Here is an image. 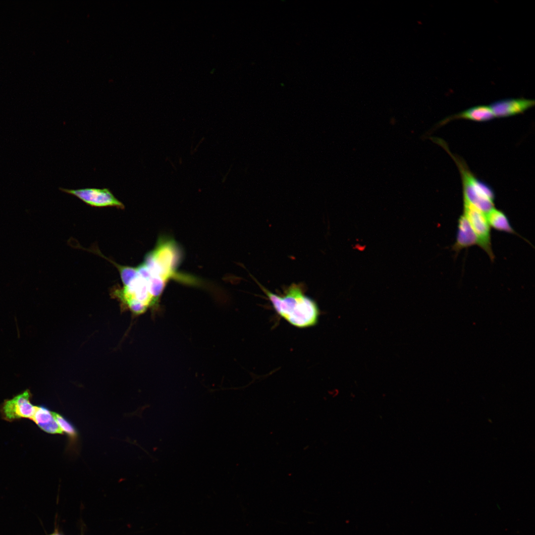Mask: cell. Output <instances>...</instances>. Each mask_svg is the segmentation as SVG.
<instances>
[{"label": "cell", "instance_id": "6da1fadb", "mask_svg": "<svg viewBox=\"0 0 535 535\" xmlns=\"http://www.w3.org/2000/svg\"><path fill=\"white\" fill-rule=\"evenodd\" d=\"M274 310L290 324L298 328L316 325L320 316L317 303L307 296L301 285H290L282 295L272 292L259 284Z\"/></svg>", "mask_w": 535, "mask_h": 535}, {"label": "cell", "instance_id": "7a4b0ae2", "mask_svg": "<svg viewBox=\"0 0 535 535\" xmlns=\"http://www.w3.org/2000/svg\"><path fill=\"white\" fill-rule=\"evenodd\" d=\"M437 144L450 154L459 168L463 183V200L485 214L493 209L495 196L491 188L476 178L461 159L449 152L443 141L439 140Z\"/></svg>", "mask_w": 535, "mask_h": 535}, {"label": "cell", "instance_id": "3957f363", "mask_svg": "<svg viewBox=\"0 0 535 535\" xmlns=\"http://www.w3.org/2000/svg\"><path fill=\"white\" fill-rule=\"evenodd\" d=\"M178 250L172 240L161 238L155 248L146 255L142 264L151 276L160 277L168 281L175 274L179 259Z\"/></svg>", "mask_w": 535, "mask_h": 535}, {"label": "cell", "instance_id": "277c9868", "mask_svg": "<svg viewBox=\"0 0 535 535\" xmlns=\"http://www.w3.org/2000/svg\"><path fill=\"white\" fill-rule=\"evenodd\" d=\"M113 294L137 314L145 312L157 303L152 295L148 279L138 269L135 276L122 288L114 289Z\"/></svg>", "mask_w": 535, "mask_h": 535}, {"label": "cell", "instance_id": "5b68a950", "mask_svg": "<svg viewBox=\"0 0 535 535\" xmlns=\"http://www.w3.org/2000/svg\"><path fill=\"white\" fill-rule=\"evenodd\" d=\"M469 221L478 240V245L488 256L494 259L491 242L490 228L486 214L468 201L463 200V213Z\"/></svg>", "mask_w": 535, "mask_h": 535}, {"label": "cell", "instance_id": "8992f818", "mask_svg": "<svg viewBox=\"0 0 535 535\" xmlns=\"http://www.w3.org/2000/svg\"><path fill=\"white\" fill-rule=\"evenodd\" d=\"M59 190L78 198L87 205L93 207H115L119 209L125 208L124 205L107 188H86L78 189L59 188Z\"/></svg>", "mask_w": 535, "mask_h": 535}, {"label": "cell", "instance_id": "52a82bcc", "mask_svg": "<svg viewBox=\"0 0 535 535\" xmlns=\"http://www.w3.org/2000/svg\"><path fill=\"white\" fill-rule=\"evenodd\" d=\"M31 395L28 390L4 402L0 408L3 419L12 421L21 418L31 419L36 406L30 402Z\"/></svg>", "mask_w": 535, "mask_h": 535}, {"label": "cell", "instance_id": "ba28073f", "mask_svg": "<svg viewBox=\"0 0 535 535\" xmlns=\"http://www.w3.org/2000/svg\"><path fill=\"white\" fill-rule=\"evenodd\" d=\"M535 105L534 100L525 98H507L490 104L495 117H506L523 113Z\"/></svg>", "mask_w": 535, "mask_h": 535}, {"label": "cell", "instance_id": "9c48e42d", "mask_svg": "<svg viewBox=\"0 0 535 535\" xmlns=\"http://www.w3.org/2000/svg\"><path fill=\"white\" fill-rule=\"evenodd\" d=\"M474 245H478L477 236L467 218L463 214L458 219L456 241L452 249L458 254L462 250Z\"/></svg>", "mask_w": 535, "mask_h": 535}, {"label": "cell", "instance_id": "30bf717a", "mask_svg": "<svg viewBox=\"0 0 535 535\" xmlns=\"http://www.w3.org/2000/svg\"><path fill=\"white\" fill-rule=\"evenodd\" d=\"M494 118L495 116L489 106L479 105L449 116L441 121L439 124L443 125L449 121L457 119L484 122L490 120Z\"/></svg>", "mask_w": 535, "mask_h": 535}, {"label": "cell", "instance_id": "8fae6325", "mask_svg": "<svg viewBox=\"0 0 535 535\" xmlns=\"http://www.w3.org/2000/svg\"><path fill=\"white\" fill-rule=\"evenodd\" d=\"M486 216L490 227L499 231L520 236L510 224L506 214L502 211L494 208L486 214Z\"/></svg>", "mask_w": 535, "mask_h": 535}, {"label": "cell", "instance_id": "7c38bea8", "mask_svg": "<svg viewBox=\"0 0 535 535\" xmlns=\"http://www.w3.org/2000/svg\"><path fill=\"white\" fill-rule=\"evenodd\" d=\"M54 419V412L41 406H36L35 412L31 418L40 428L50 423Z\"/></svg>", "mask_w": 535, "mask_h": 535}, {"label": "cell", "instance_id": "4fadbf2b", "mask_svg": "<svg viewBox=\"0 0 535 535\" xmlns=\"http://www.w3.org/2000/svg\"><path fill=\"white\" fill-rule=\"evenodd\" d=\"M54 417L62 432H65L72 440H75L77 432L73 426L62 416L54 412Z\"/></svg>", "mask_w": 535, "mask_h": 535}, {"label": "cell", "instance_id": "5bb4252c", "mask_svg": "<svg viewBox=\"0 0 535 535\" xmlns=\"http://www.w3.org/2000/svg\"><path fill=\"white\" fill-rule=\"evenodd\" d=\"M49 535H64L62 532H60L58 528H55L54 531L53 533Z\"/></svg>", "mask_w": 535, "mask_h": 535}, {"label": "cell", "instance_id": "9a60e30c", "mask_svg": "<svg viewBox=\"0 0 535 535\" xmlns=\"http://www.w3.org/2000/svg\"><path fill=\"white\" fill-rule=\"evenodd\" d=\"M80 535H84L83 534L81 533V534Z\"/></svg>", "mask_w": 535, "mask_h": 535}]
</instances>
